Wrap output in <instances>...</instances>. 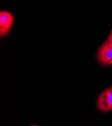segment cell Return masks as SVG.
I'll return each mask as SVG.
<instances>
[{
	"instance_id": "6da1fadb",
	"label": "cell",
	"mask_w": 112,
	"mask_h": 126,
	"mask_svg": "<svg viewBox=\"0 0 112 126\" xmlns=\"http://www.w3.org/2000/svg\"><path fill=\"white\" fill-rule=\"evenodd\" d=\"M97 106L102 111L112 110V87L108 88L101 93L98 98Z\"/></svg>"
},
{
	"instance_id": "3957f363",
	"label": "cell",
	"mask_w": 112,
	"mask_h": 126,
	"mask_svg": "<svg viewBox=\"0 0 112 126\" xmlns=\"http://www.w3.org/2000/svg\"><path fill=\"white\" fill-rule=\"evenodd\" d=\"M97 58L99 62L103 65H108L112 60V44L105 41L99 48Z\"/></svg>"
},
{
	"instance_id": "52a82bcc",
	"label": "cell",
	"mask_w": 112,
	"mask_h": 126,
	"mask_svg": "<svg viewBox=\"0 0 112 126\" xmlns=\"http://www.w3.org/2000/svg\"></svg>"
},
{
	"instance_id": "277c9868",
	"label": "cell",
	"mask_w": 112,
	"mask_h": 126,
	"mask_svg": "<svg viewBox=\"0 0 112 126\" xmlns=\"http://www.w3.org/2000/svg\"><path fill=\"white\" fill-rule=\"evenodd\" d=\"M107 41L108 43L112 44V31L111 33V34H110V35L109 36V37H108V39H107Z\"/></svg>"
},
{
	"instance_id": "5b68a950",
	"label": "cell",
	"mask_w": 112,
	"mask_h": 126,
	"mask_svg": "<svg viewBox=\"0 0 112 126\" xmlns=\"http://www.w3.org/2000/svg\"><path fill=\"white\" fill-rule=\"evenodd\" d=\"M112 65V60H111L108 64V65Z\"/></svg>"
},
{
	"instance_id": "7a4b0ae2",
	"label": "cell",
	"mask_w": 112,
	"mask_h": 126,
	"mask_svg": "<svg viewBox=\"0 0 112 126\" xmlns=\"http://www.w3.org/2000/svg\"><path fill=\"white\" fill-rule=\"evenodd\" d=\"M13 15L7 11H2L0 13V35L1 37L6 35L11 29L13 22Z\"/></svg>"
},
{
	"instance_id": "8992f818",
	"label": "cell",
	"mask_w": 112,
	"mask_h": 126,
	"mask_svg": "<svg viewBox=\"0 0 112 126\" xmlns=\"http://www.w3.org/2000/svg\"><path fill=\"white\" fill-rule=\"evenodd\" d=\"M31 126H36V125H32Z\"/></svg>"
}]
</instances>
